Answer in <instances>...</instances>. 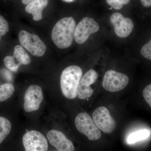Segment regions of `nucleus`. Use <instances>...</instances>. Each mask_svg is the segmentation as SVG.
I'll return each instance as SVG.
<instances>
[{
	"label": "nucleus",
	"mask_w": 151,
	"mask_h": 151,
	"mask_svg": "<svg viewBox=\"0 0 151 151\" xmlns=\"http://www.w3.org/2000/svg\"><path fill=\"white\" fill-rule=\"evenodd\" d=\"M149 130L143 129L139 130L132 133L128 136L127 143L129 144H134L148 137L150 135Z\"/></svg>",
	"instance_id": "obj_16"
},
{
	"label": "nucleus",
	"mask_w": 151,
	"mask_h": 151,
	"mask_svg": "<svg viewBox=\"0 0 151 151\" xmlns=\"http://www.w3.org/2000/svg\"><path fill=\"white\" fill-rule=\"evenodd\" d=\"M143 95L146 102L151 108V84L145 87L143 91Z\"/></svg>",
	"instance_id": "obj_20"
},
{
	"label": "nucleus",
	"mask_w": 151,
	"mask_h": 151,
	"mask_svg": "<svg viewBox=\"0 0 151 151\" xmlns=\"http://www.w3.org/2000/svg\"><path fill=\"white\" fill-rule=\"evenodd\" d=\"M106 2L111 7L116 10L121 9L124 6L120 0H106Z\"/></svg>",
	"instance_id": "obj_21"
},
{
	"label": "nucleus",
	"mask_w": 151,
	"mask_h": 151,
	"mask_svg": "<svg viewBox=\"0 0 151 151\" xmlns=\"http://www.w3.org/2000/svg\"><path fill=\"white\" fill-rule=\"evenodd\" d=\"M6 67L13 72H16L22 65H28L31 62L29 55L21 45H17L14 48L13 56H6L4 59Z\"/></svg>",
	"instance_id": "obj_10"
},
{
	"label": "nucleus",
	"mask_w": 151,
	"mask_h": 151,
	"mask_svg": "<svg viewBox=\"0 0 151 151\" xmlns=\"http://www.w3.org/2000/svg\"><path fill=\"white\" fill-rule=\"evenodd\" d=\"M141 54L145 58L151 60V39L142 47Z\"/></svg>",
	"instance_id": "obj_19"
},
{
	"label": "nucleus",
	"mask_w": 151,
	"mask_h": 151,
	"mask_svg": "<svg viewBox=\"0 0 151 151\" xmlns=\"http://www.w3.org/2000/svg\"><path fill=\"white\" fill-rule=\"evenodd\" d=\"M99 29V24L94 19L84 17L76 27L74 39L79 44L85 43L90 35L98 32Z\"/></svg>",
	"instance_id": "obj_6"
},
{
	"label": "nucleus",
	"mask_w": 151,
	"mask_h": 151,
	"mask_svg": "<svg viewBox=\"0 0 151 151\" xmlns=\"http://www.w3.org/2000/svg\"><path fill=\"white\" fill-rule=\"evenodd\" d=\"M129 82V78L127 75L111 70L105 73L102 85L108 92H117L124 89Z\"/></svg>",
	"instance_id": "obj_5"
},
{
	"label": "nucleus",
	"mask_w": 151,
	"mask_h": 151,
	"mask_svg": "<svg viewBox=\"0 0 151 151\" xmlns=\"http://www.w3.org/2000/svg\"><path fill=\"white\" fill-rule=\"evenodd\" d=\"M77 129L86 136L89 140L95 141L101 137V132L88 113L84 112L78 114L75 119Z\"/></svg>",
	"instance_id": "obj_4"
},
{
	"label": "nucleus",
	"mask_w": 151,
	"mask_h": 151,
	"mask_svg": "<svg viewBox=\"0 0 151 151\" xmlns=\"http://www.w3.org/2000/svg\"><path fill=\"white\" fill-rule=\"evenodd\" d=\"M82 70L77 65L68 66L61 73L60 84L63 96L69 100L76 97L77 86L82 77Z\"/></svg>",
	"instance_id": "obj_2"
},
{
	"label": "nucleus",
	"mask_w": 151,
	"mask_h": 151,
	"mask_svg": "<svg viewBox=\"0 0 151 151\" xmlns=\"http://www.w3.org/2000/svg\"><path fill=\"white\" fill-rule=\"evenodd\" d=\"M76 23L72 17L63 18L55 25L51 33L52 42L58 48L69 47L73 42Z\"/></svg>",
	"instance_id": "obj_1"
},
{
	"label": "nucleus",
	"mask_w": 151,
	"mask_h": 151,
	"mask_svg": "<svg viewBox=\"0 0 151 151\" xmlns=\"http://www.w3.org/2000/svg\"><path fill=\"white\" fill-rule=\"evenodd\" d=\"M9 31L8 23L4 17L0 15V42L2 37L6 35Z\"/></svg>",
	"instance_id": "obj_18"
},
{
	"label": "nucleus",
	"mask_w": 151,
	"mask_h": 151,
	"mask_svg": "<svg viewBox=\"0 0 151 151\" xmlns=\"http://www.w3.org/2000/svg\"><path fill=\"white\" fill-rule=\"evenodd\" d=\"M47 137L50 145L58 151H74L73 143L62 132L57 130H50L47 133Z\"/></svg>",
	"instance_id": "obj_13"
},
{
	"label": "nucleus",
	"mask_w": 151,
	"mask_h": 151,
	"mask_svg": "<svg viewBox=\"0 0 151 151\" xmlns=\"http://www.w3.org/2000/svg\"><path fill=\"white\" fill-rule=\"evenodd\" d=\"M48 4V0H34L27 5L25 11L32 14L34 20L38 21L42 19V11Z\"/></svg>",
	"instance_id": "obj_14"
},
{
	"label": "nucleus",
	"mask_w": 151,
	"mask_h": 151,
	"mask_svg": "<svg viewBox=\"0 0 151 151\" xmlns=\"http://www.w3.org/2000/svg\"><path fill=\"white\" fill-rule=\"evenodd\" d=\"M42 89L37 85H31L26 91L24 97V108L27 112L37 111L43 101Z\"/></svg>",
	"instance_id": "obj_9"
},
{
	"label": "nucleus",
	"mask_w": 151,
	"mask_h": 151,
	"mask_svg": "<svg viewBox=\"0 0 151 151\" xmlns=\"http://www.w3.org/2000/svg\"><path fill=\"white\" fill-rule=\"evenodd\" d=\"M98 78L95 70L90 69L81 77L77 86L76 97L81 100H85L91 97L93 90L90 85L95 83Z\"/></svg>",
	"instance_id": "obj_11"
},
{
	"label": "nucleus",
	"mask_w": 151,
	"mask_h": 151,
	"mask_svg": "<svg viewBox=\"0 0 151 151\" xmlns=\"http://www.w3.org/2000/svg\"><path fill=\"white\" fill-rule=\"evenodd\" d=\"M123 4H127L129 2L130 0H120Z\"/></svg>",
	"instance_id": "obj_24"
},
{
	"label": "nucleus",
	"mask_w": 151,
	"mask_h": 151,
	"mask_svg": "<svg viewBox=\"0 0 151 151\" xmlns=\"http://www.w3.org/2000/svg\"><path fill=\"white\" fill-rule=\"evenodd\" d=\"M33 1H34V0H22V2L23 4L27 5L29 4Z\"/></svg>",
	"instance_id": "obj_23"
},
{
	"label": "nucleus",
	"mask_w": 151,
	"mask_h": 151,
	"mask_svg": "<svg viewBox=\"0 0 151 151\" xmlns=\"http://www.w3.org/2000/svg\"><path fill=\"white\" fill-rule=\"evenodd\" d=\"M141 3L144 6L149 7L151 6V0H140Z\"/></svg>",
	"instance_id": "obj_22"
},
{
	"label": "nucleus",
	"mask_w": 151,
	"mask_h": 151,
	"mask_svg": "<svg viewBox=\"0 0 151 151\" xmlns=\"http://www.w3.org/2000/svg\"><path fill=\"white\" fill-rule=\"evenodd\" d=\"M62 1H63L65 2L70 3L73 1H74V0H62Z\"/></svg>",
	"instance_id": "obj_25"
},
{
	"label": "nucleus",
	"mask_w": 151,
	"mask_h": 151,
	"mask_svg": "<svg viewBox=\"0 0 151 151\" xmlns=\"http://www.w3.org/2000/svg\"><path fill=\"white\" fill-rule=\"evenodd\" d=\"M19 39L21 46L34 56L41 57L45 53L46 45L36 35L22 30L19 32Z\"/></svg>",
	"instance_id": "obj_3"
},
{
	"label": "nucleus",
	"mask_w": 151,
	"mask_h": 151,
	"mask_svg": "<svg viewBox=\"0 0 151 151\" xmlns=\"http://www.w3.org/2000/svg\"><path fill=\"white\" fill-rule=\"evenodd\" d=\"M94 123L104 133L110 134L116 129V123L108 108L103 106L97 108L92 114Z\"/></svg>",
	"instance_id": "obj_7"
},
{
	"label": "nucleus",
	"mask_w": 151,
	"mask_h": 151,
	"mask_svg": "<svg viewBox=\"0 0 151 151\" xmlns=\"http://www.w3.org/2000/svg\"><path fill=\"white\" fill-rule=\"evenodd\" d=\"M12 129V124L7 119L0 117V144L9 135Z\"/></svg>",
	"instance_id": "obj_15"
},
{
	"label": "nucleus",
	"mask_w": 151,
	"mask_h": 151,
	"mask_svg": "<svg viewBox=\"0 0 151 151\" xmlns=\"http://www.w3.org/2000/svg\"><path fill=\"white\" fill-rule=\"evenodd\" d=\"M23 144L25 151H47L48 144L46 138L38 131H28L24 135Z\"/></svg>",
	"instance_id": "obj_8"
},
{
	"label": "nucleus",
	"mask_w": 151,
	"mask_h": 151,
	"mask_svg": "<svg viewBox=\"0 0 151 151\" xmlns=\"http://www.w3.org/2000/svg\"><path fill=\"white\" fill-rule=\"evenodd\" d=\"M110 21L114 27L115 33L119 37L129 36L134 28L132 20L125 17L119 13L113 14L110 17Z\"/></svg>",
	"instance_id": "obj_12"
},
{
	"label": "nucleus",
	"mask_w": 151,
	"mask_h": 151,
	"mask_svg": "<svg viewBox=\"0 0 151 151\" xmlns=\"http://www.w3.org/2000/svg\"><path fill=\"white\" fill-rule=\"evenodd\" d=\"M14 85L11 83L0 85V102L8 100L14 94Z\"/></svg>",
	"instance_id": "obj_17"
}]
</instances>
